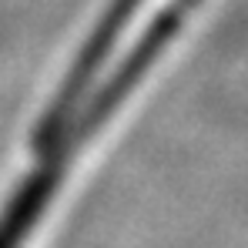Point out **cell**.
Segmentation results:
<instances>
[{
	"label": "cell",
	"mask_w": 248,
	"mask_h": 248,
	"mask_svg": "<svg viewBox=\"0 0 248 248\" xmlns=\"http://www.w3.org/2000/svg\"><path fill=\"white\" fill-rule=\"evenodd\" d=\"M185 3H195V0H185Z\"/></svg>",
	"instance_id": "obj_2"
},
{
	"label": "cell",
	"mask_w": 248,
	"mask_h": 248,
	"mask_svg": "<svg viewBox=\"0 0 248 248\" xmlns=\"http://www.w3.org/2000/svg\"><path fill=\"white\" fill-rule=\"evenodd\" d=\"M138 3H141V0H114V3L108 7V14L101 17L97 31L91 34V41L84 44V50L78 54V61H74V67H71L67 81L61 84V91L54 94V104L47 108V114H44L41 124H37V134H34V144L44 151V158L61 148L64 131L74 124L78 104L84 101V94H87V87L94 81V74H97L101 64L108 61L111 47L121 37V31L127 27V20H131V14L138 10Z\"/></svg>",
	"instance_id": "obj_1"
}]
</instances>
